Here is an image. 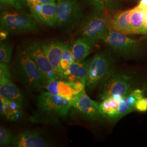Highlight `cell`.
<instances>
[{
  "instance_id": "484cf974",
  "label": "cell",
  "mask_w": 147,
  "mask_h": 147,
  "mask_svg": "<svg viewBox=\"0 0 147 147\" xmlns=\"http://www.w3.org/2000/svg\"><path fill=\"white\" fill-rule=\"evenodd\" d=\"M0 2L1 5H10L16 9L22 8L26 2V0H0Z\"/></svg>"
},
{
  "instance_id": "3957f363",
  "label": "cell",
  "mask_w": 147,
  "mask_h": 147,
  "mask_svg": "<svg viewBox=\"0 0 147 147\" xmlns=\"http://www.w3.org/2000/svg\"><path fill=\"white\" fill-rule=\"evenodd\" d=\"M101 40L110 47L113 52L126 58H138L145 53V44L129 35L110 28Z\"/></svg>"
},
{
  "instance_id": "8992f818",
  "label": "cell",
  "mask_w": 147,
  "mask_h": 147,
  "mask_svg": "<svg viewBox=\"0 0 147 147\" xmlns=\"http://www.w3.org/2000/svg\"><path fill=\"white\" fill-rule=\"evenodd\" d=\"M1 30L8 33H21L39 31L36 21L25 12L3 11L1 14Z\"/></svg>"
},
{
  "instance_id": "ffe728a7",
  "label": "cell",
  "mask_w": 147,
  "mask_h": 147,
  "mask_svg": "<svg viewBox=\"0 0 147 147\" xmlns=\"http://www.w3.org/2000/svg\"><path fill=\"white\" fill-rule=\"evenodd\" d=\"M94 11L105 12L118 11L121 7V0H87Z\"/></svg>"
},
{
  "instance_id": "4316f807",
  "label": "cell",
  "mask_w": 147,
  "mask_h": 147,
  "mask_svg": "<svg viewBox=\"0 0 147 147\" xmlns=\"http://www.w3.org/2000/svg\"><path fill=\"white\" fill-rule=\"evenodd\" d=\"M67 82L71 87L74 96L79 94L85 89L86 87V84L81 81H78L74 82Z\"/></svg>"
},
{
  "instance_id": "8fae6325",
  "label": "cell",
  "mask_w": 147,
  "mask_h": 147,
  "mask_svg": "<svg viewBox=\"0 0 147 147\" xmlns=\"http://www.w3.org/2000/svg\"><path fill=\"white\" fill-rule=\"evenodd\" d=\"M32 16L37 23L49 26L57 24V5L55 1L47 3L27 2Z\"/></svg>"
},
{
  "instance_id": "7402d4cb",
  "label": "cell",
  "mask_w": 147,
  "mask_h": 147,
  "mask_svg": "<svg viewBox=\"0 0 147 147\" xmlns=\"http://www.w3.org/2000/svg\"><path fill=\"white\" fill-rule=\"evenodd\" d=\"M75 61V60L72 52L71 47L69 44H65L61 59V68L63 71H65L73 63H74Z\"/></svg>"
},
{
  "instance_id": "603a6c76",
  "label": "cell",
  "mask_w": 147,
  "mask_h": 147,
  "mask_svg": "<svg viewBox=\"0 0 147 147\" xmlns=\"http://www.w3.org/2000/svg\"><path fill=\"white\" fill-rule=\"evenodd\" d=\"M12 46L9 42H1L0 44V62L8 63L10 62L12 55Z\"/></svg>"
},
{
  "instance_id": "ac0fdd59",
  "label": "cell",
  "mask_w": 147,
  "mask_h": 147,
  "mask_svg": "<svg viewBox=\"0 0 147 147\" xmlns=\"http://www.w3.org/2000/svg\"><path fill=\"white\" fill-rule=\"evenodd\" d=\"M130 23L133 34L147 36V26L144 11L137 5L131 9Z\"/></svg>"
},
{
  "instance_id": "ba28073f",
  "label": "cell",
  "mask_w": 147,
  "mask_h": 147,
  "mask_svg": "<svg viewBox=\"0 0 147 147\" xmlns=\"http://www.w3.org/2000/svg\"><path fill=\"white\" fill-rule=\"evenodd\" d=\"M24 47L36 64L45 84L55 80H59L43 51L42 44L38 41H31L26 43Z\"/></svg>"
},
{
  "instance_id": "9a60e30c",
  "label": "cell",
  "mask_w": 147,
  "mask_h": 147,
  "mask_svg": "<svg viewBox=\"0 0 147 147\" xmlns=\"http://www.w3.org/2000/svg\"><path fill=\"white\" fill-rule=\"evenodd\" d=\"M91 59L75 62L63 73L62 80L68 82L81 81L86 84L88 69Z\"/></svg>"
},
{
  "instance_id": "4dcf8cb0",
  "label": "cell",
  "mask_w": 147,
  "mask_h": 147,
  "mask_svg": "<svg viewBox=\"0 0 147 147\" xmlns=\"http://www.w3.org/2000/svg\"><path fill=\"white\" fill-rule=\"evenodd\" d=\"M7 33H8V32H7L1 30V41L5 39V38H7Z\"/></svg>"
},
{
  "instance_id": "d4e9b609",
  "label": "cell",
  "mask_w": 147,
  "mask_h": 147,
  "mask_svg": "<svg viewBox=\"0 0 147 147\" xmlns=\"http://www.w3.org/2000/svg\"><path fill=\"white\" fill-rule=\"evenodd\" d=\"M13 136L8 129L3 126L0 127V146L7 147L11 144Z\"/></svg>"
},
{
  "instance_id": "4fadbf2b",
  "label": "cell",
  "mask_w": 147,
  "mask_h": 147,
  "mask_svg": "<svg viewBox=\"0 0 147 147\" xmlns=\"http://www.w3.org/2000/svg\"><path fill=\"white\" fill-rule=\"evenodd\" d=\"M65 45V44L59 41H51L42 44L43 51L59 80H62L63 78L64 71L60 67V62Z\"/></svg>"
},
{
  "instance_id": "5bb4252c",
  "label": "cell",
  "mask_w": 147,
  "mask_h": 147,
  "mask_svg": "<svg viewBox=\"0 0 147 147\" xmlns=\"http://www.w3.org/2000/svg\"><path fill=\"white\" fill-rule=\"evenodd\" d=\"M11 145L16 147H47L50 144L36 131L26 130L13 136Z\"/></svg>"
},
{
  "instance_id": "5b68a950",
  "label": "cell",
  "mask_w": 147,
  "mask_h": 147,
  "mask_svg": "<svg viewBox=\"0 0 147 147\" xmlns=\"http://www.w3.org/2000/svg\"><path fill=\"white\" fill-rule=\"evenodd\" d=\"M110 28L105 13L94 11L82 21L79 33L81 38L93 47Z\"/></svg>"
},
{
  "instance_id": "f1b7e54d",
  "label": "cell",
  "mask_w": 147,
  "mask_h": 147,
  "mask_svg": "<svg viewBox=\"0 0 147 147\" xmlns=\"http://www.w3.org/2000/svg\"><path fill=\"white\" fill-rule=\"evenodd\" d=\"M135 110L140 112H146L147 111V98L142 97L137 100L135 105Z\"/></svg>"
},
{
  "instance_id": "44dd1931",
  "label": "cell",
  "mask_w": 147,
  "mask_h": 147,
  "mask_svg": "<svg viewBox=\"0 0 147 147\" xmlns=\"http://www.w3.org/2000/svg\"><path fill=\"white\" fill-rule=\"evenodd\" d=\"M92 46L84 39L80 38L73 42L71 50L75 58V62L84 61L92 51Z\"/></svg>"
},
{
  "instance_id": "2e32d148",
  "label": "cell",
  "mask_w": 147,
  "mask_h": 147,
  "mask_svg": "<svg viewBox=\"0 0 147 147\" xmlns=\"http://www.w3.org/2000/svg\"><path fill=\"white\" fill-rule=\"evenodd\" d=\"M131 13V9L116 14L111 21V28L127 35L133 34L130 23Z\"/></svg>"
},
{
  "instance_id": "83f0119b",
  "label": "cell",
  "mask_w": 147,
  "mask_h": 147,
  "mask_svg": "<svg viewBox=\"0 0 147 147\" xmlns=\"http://www.w3.org/2000/svg\"><path fill=\"white\" fill-rule=\"evenodd\" d=\"M58 80H55L47 83L45 86V88L48 92L53 95H58Z\"/></svg>"
},
{
  "instance_id": "e0dca14e",
  "label": "cell",
  "mask_w": 147,
  "mask_h": 147,
  "mask_svg": "<svg viewBox=\"0 0 147 147\" xmlns=\"http://www.w3.org/2000/svg\"><path fill=\"white\" fill-rule=\"evenodd\" d=\"M0 105L1 115L8 121H18L22 115V105L16 101L1 97Z\"/></svg>"
},
{
  "instance_id": "d6986e66",
  "label": "cell",
  "mask_w": 147,
  "mask_h": 147,
  "mask_svg": "<svg viewBox=\"0 0 147 147\" xmlns=\"http://www.w3.org/2000/svg\"><path fill=\"white\" fill-rule=\"evenodd\" d=\"M119 100L113 97H108L100 103V109L105 119L116 121L119 107Z\"/></svg>"
},
{
  "instance_id": "9c48e42d",
  "label": "cell",
  "mask_w": 147,
  "mask_h": 147,
  "mask_svg": "<svg viewBox=\"0 0 147 147\" xmlns=\"http://www.w3.org/2000/svg\"><path fill=\"white\" fill-rule=\"evenodd\" d=\"M57 5L58 26L73 25L82 16V8L78 0H57Z\"/></svg>"
},
{
  "instance_id": "277c9868",
  "label": "cell",
  "mask_w": 147,
  "mask_h": 147,
  "mask_svg": "<svg viewBox=\"0 0 147 147\" xmlns=\"http://www.w3.org/2000/svg\"><path fill=\"white\" fill-rule=\"evenodd\" d=\"M114 73V62L110 55L104 51L97 53L91 59L86 87L88 90L95 89Z\"/></svg>"
},
{
  "instance_id": "7a4b0ae2",
  "label": "cell",
  "mask_w": 147,
  "mask_h": 147,
  "mask_svg": "<svg viewBox=\"0 0 147 147\" xmlns=\"http://www.w3.org/2000/svg\"><path fill=\"white\" fill-rule=\"evenodd\" d=\"M13 72L31 89L41 91L45 82L36 64L23 47L18 49L13 62Z\"/></svg>"
},
{
  "instance_id": "7c38bea8",
  "label": "cell",
  "mask_w": 147,
  "mask_h": 147,
  "mask_svg": "<svg viewBox=\"0 0 147 147\" xmlns=\"http://www.w3.org/2000/svg\"><path fill=\"white\" fill-rule=\"evenodd\" d=\"M11 79V74L8 68L3 67L0 69V96L5 99L16 101L22 105L24 97Z\"/></svg>"
},
{
  "instance_id": "52a82bcc",
  "label": "cell",
  "mask_w": 147,
  "mask_h": 147,
  "mask_svg": "<svg viewBox=\"0 0 147 147\" xmlns=\"http://www.w3.org/2000/svg\"><path fill=\"white\" fill-rule=\"evenodd\" d=\"M134 78L124 73H114L102 84L100 98L104 100L108 97L117 99L130 94L134 90Z\"/></svg>"
},
{
  "instance_id": "30bf717a",
  "label": "cell",
  "mask_w": 147,
  "mask_h": 147,
  "mask_svg": "<svg viewBox=\"0 0 147 147\" xmlns=\"http://www.w3.org/2000/svg\"><path fill=\"white\" fill-rule=\"evenodd\" d=\"M71 101L72 107L86 119L92 121L105 119L101 111L100 103L90 99L85 89L74 96Z\"/></svg>"
},
{
  "instance_id": "cb8c5ba5",
  "label": "cell",
  "mask_w": 147,
  "mask_h": 147,
  "mask_svg": "<svg viewBox=\"0 0 147 147\" xmlns=\"http://www.w3.org/2000/svg\"><path fill=\"white\" fill-rule=\"evenodd\" d=\"M58 95L63 98L72 101L74 95L68 83L64 80H59L58 84Z\"/></svg>"
},
{
  "instance_id": "6da1fadb",
  "label": "cell",
  "mask_w": 147,
  "mask_h": 147,
  "mask_svg": "<svg viewBox=\"0 0 147 147\" xmlns=\"http://www.w3.org/2000/svg\"><path fill=\"white\" fill-rule=\"evenodd\" d=\"M37 112L34 120L42 122H55L68 114L72 101L58 95L42 92L37 98Z\"/></svg>"
},
{
  "instance_id": "f546056e",
  "label": "cell",
  "mask_w": 147,
  "mask_h": 147,
  "mask_svg": "<svg viewBox=\"0 0 147 147\" xmlns=\"http://www.w3.org/2000/svg\"><path fill=\"white\" fill-rule=\"evenodd\" d=\"M55 0H26V3L27 2H33V3H47L53 2Z\"/></svg>"
}]
</instances>
